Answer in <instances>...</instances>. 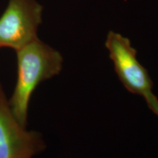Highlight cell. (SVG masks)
I'll use <instances>...</instances> for the list:
<instances>
[{
	"mask_svg": "<svg viewBox=\"0 0 158 158\" xmlns=\"http://www.w3.org/2000/svg\"><path fill=\"white\" fill-rule=\"evenodd\" d=\"M148 107L153 112L155 115L158 116V99L152 92L148 94L147 96L144 98Z\"/></svg>",
	"mask_w": 158,
	"mask_h": 158,
	"instance_id": "obj_5",
	"label": "cell"
},
{
	"mask_svg": "<svg viewBox=\"0 0 158 158\" xmlns=\"http://www.w3.org/2000/svg\"><path fill=\"white\" fill-rule=\"evenodd\" d=\"M16 56L17 80L8 102L15 119L26 127L33 92L41 82L61 72L63 57L38 37L16 51Z\"/></svg>",
	"mask_w": 158,
	"mask_h": 158,
	"instance_id": "obj_1",
	"label": "cell"
},
{
	"mask_svg": "<svg viewBox=\"0 0 158 158\" xmlns=\"http://www.w3.org/2000/svg\"><path fill=\"white\" fill-rule=\"evenodd\" d=\"M45 148L40 133L28 131L15 119L0 84V158H33Z\"/></svg>",
	"mask_w": 158,
	"mask_h": 158,
	"instance_id": "obj_4",
	"label": "cell"
},
{
	"mask_svg": "<svg viewBox=\"0 0 158 158\" xmlns=\"http://www.w3.org/2000/svg\"><path fill=\"white\" fill-rule=\"evenodd\" d=\"M105 45L118 78L126 89L143 98L152 92L151 77L147 69L138 62L137 51L132 46L127 37L110 31Z\"/></svg>",
	"mask_w": 158,
	"mask_h": 158,
	"instance_id": "obj_3",
	"label": "cell"
},
{
	"mask_svg": "<svg viewBox=\"0 0 158 158\" xmlns=\"http://www.w3.org/2000/svg\"><path fill=\"white\" fill-rule=\"evenodd\" d=\"M43 6L36 0H9L0 17V48L16 51L37 38Z\"/></svg>",
	"mask_w": 158,
	"mask_h": 158,
	"instance_id": "obj_2",
	"label": "cell"
}]
</instances>
